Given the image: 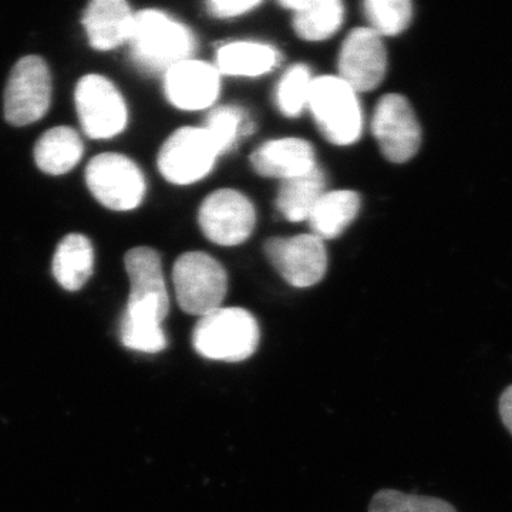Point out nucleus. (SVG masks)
Instances as JSON below:
<instances>
[{"mask_svg":"<svg viewBox=\"0 0 512 512\" xmlns=\"http://www.w3.org/2000/svg\"><path fill=\"white\" fill-rule=\"evenodd\" d=\"M124 264L131 289L120 329L134 332L163 330L161 323L170 312V298L160 256L153 248L138 247L127 252Z\"/></svg>","mask_w":512,"mask_h":512,"instance_id":"obj_1","label":"nucleus"},{"mask_svg":"<svg viewBox=\"0 0 512 512\" xmlns=\"http://www.w3.org/2000/svg\"><path fill=\"white\" fill-rule=\"evenodd\" d=\"M128 42L134 63L147 73H165L191 59L195 49V37L187 26L154 9L136 13Z\"/></svg>","mask_w":512,"mask_h":512,"instance_id":"obj_2","label":"nucleus"},{"mask_svg":"<svg viewBox=\"0 0 512 512\" xmlns=\"http://www.w3.org/2000/svg\"><path fill=\"white\" fill-rule=\"evenodd\" d=\"M191 339L192 348L205 359L238 363L254 355L261 330L251 312L220 308L198 320Z\"/></svg>","mask_w":512,"mask_h":512,"instance_id":"obj_3","label":"nucleus"},{"mask_svg":"<svg viewBox=\"0 0 512 512\" xmlns=\"http://www.w3.org/2000/svg\"><path fill=\"white\" fill-rule=\"evenodd\" d=\"M320 133L335 146H350L362 134L363 117L356 92L340 77L313 79L308 101Z\"/></svg>","mask_w":512,"mask_h":512,"instance_id":"obj_4","label":"nucleus"},{"mask_svg":"<svg viewBox=\"0 0 512 512\" xmlns=\"http://www.w3.org/2000/svg\"><path fill=\"white\" fill-rule=\"evenodd\" d=\"M173 282L181 311L198 318L220 309L228 292L227 271L204 252L181 255L174 264Z\"/></svg>","mask_w":512,"mask_h":512,"instance_id":"obj_5","label":"nucleus"},{"mask_svg":"<svg viewBox=\"0 0 512 512\" xmlns=\"http://www.w3.org/2000/svg\"><path fill=\"white\" fill-rule=\"evenodd\" d=\"M90 192L104 207L113 211H131L146 195V178L136 163L117 153L94 157L86 168Z\"/></svg>","mask_w":512,"mask_h":512,"instance_id":"obj_6","label":"nucleus"},{"mask_svg":"<svg viewBox=\"0 0 512 512\" xmlns=\"http://www.w3.org/2000/svg\"><path fill=\"white\" fill-rule=\"evenodd\" d=\"M52 100V76L39 56L20 59L5 89V117L12 126H28L42 119Z\"/></svg>","mask_w":512,"mask_h":512,"instance_id":"obj_7","label":"nucleus"},{"mask_svg":"<svg viewBox=\"0 0 512 512\" xmlns=\"http://www.w3.org/2000/svg\"><path fill=\"white\" fill-rule=\"evenodd\" d=\"M74 103L84 133L104 140L119 136L127 126V106L116 86L99 74L84 76L74 90Z\"/></svg>","mask_w":512,"mask_h":512,"instance_id":"obj_8","label":"nucleus"},{"mask_svg":"<svg viewBox=\"0 0 512 512\" xmlns=\"http://www.w3.org/2000/svg\"><path fill=\"white\" fill-rule=\"evenodd\" d=\"M372 131L384 158L390 163H407L419 153L420 123L412 104L402 94H386L377 101Z\"/></svg>","mask_w":512,"mask_h":512,"instance_id":"obj_9","label":"nucleus"},{"mask_svg":"<svg viewBox=\"0 0 512 512\" xmlns=\"http://www.w3.org/2000/svg\"><path fill=\"white\" fill-rule=\"evenodd\" d=\"M220 157L204 127H184L167 138L158 154V168L168 183H197L211 173Z\"/></svg>","mask_w":512,"mask_h":512,"instance_id":"obj_10","label":"nucleus"},{"mask_svg":"<svg viewBox=\"0 0 512 512\" xmlns=\"http://www.w3.org/2000/svg\"><path fill=\"white\" fill-rule=\"evenodd\" d=\"M265 254L278 274L295 288L319 284L328 271V252L313 234L269 238Z\"/></svg>","mask_w":512,"mask_h":512,"instance_id":"obj_11","label":"nucleus"},{"mask_svg":"<svg viewBox=\"0 0 512 512\" xmlns=\"http://www.w3.org/2000/svg\"><path fill=\"white\" fill-rule=\"evenodd\" d=\"M198 222L211 242L221 247H235L254 232L255 208L241 192L218 190L202 202Z\"/></svg>","mask_w":512,"mask_h":512,"instance_id":"obj_12","label":"nucleus"},{"mask_svg":"<svg viewBox=\"0 0 512 512\" xmlns=\"http://www.w3.org/2000/svg\"><path fill=\"white\" fill-rule=\"evenodd\" d=\"M339 77L356 93L372 92L387 72L382 36L370 28H357L346 36L339 53Z\"/></svg>","mask_w":512,"mask_h":512,"instance_id":"obj_13","label":"nucleus"},{"mask_svg":"<svg viewBox=\"0 0 512 512\" xmlns=\"http://www.w3.org/2000/svg\"><path fill=\"white\" fill-rule=\"evenodd\" d=\"M164 90L167 99L177 109L204 110L220 96V72L210 63L184 60L165 72Z\"/></svg>","mask_w":512,"mask_h":512,"instance_id":"obj_14","label":"nucleus"},{"mask_svg":"<svg viewBox=\"0 0 512 512\" xmlns=\"http://www.w3.org/2000/svg\"><path fill=\"white\" fill-rule=\"evenodd\" d=\"M251 164L259 175L284 181L301 177L318 167L312 144L293 137L262 144L252 154Z\"/></svg>","mask_w":512,"mask_h":512,"instance_id":"obj_15","label":"nucleus"},{"mask_svg":"<svg viewBox=\"0 0 512 512\" xmlns=\"http://www.w3.org/2000/svg\"><path fill=\"white\" fill-rule=\"evenodd\" d=\"M136 13L123 0H94L84 10L83 26L90 46L109 52L128 42Z\"/></svg>","mask_w":512,"mask_h":512,"instance_id":"obj_16","label":"nucleus"},{"mask_svg":"<svg viewBox=\"0 0 512 512\" xmlns=\"http://www.w3.org/2000/svg\"><path fill=\"white\" fill-rule=\"evenodd\" d=\"M281 5L292 10L293 29L308 42H322L335 35L345 16L339 0H285Z\"/></svg>","mask_w":512,"mask_h":512,"instance_id":"obj_17","label":"nucleus"},{"mask_svg":"<svg viewBox=\"0 0 512 512\" xmlns=\"http://www.w3.org/2000/svg\"><path fill=\"white\" fill-rule=\"evenodd\" d=\"M94 252L89 239L70 234L62 239L53 256V275L66 291L82 289L93 274Z\"/></svg>","mask_w":512,"mask_h":512,"instance_id":"obj_18","label":"nucleus"},{"mask_svg":"<svg viewBox=\"0 0 512 512\" xmlns=\"http://www.w3.org/2000/svg\"><path fill=\"white\" fill-rule=\"evenodd\" d=\"M83 157V141L70 127L46 131L35 147L37 167L43 173L62 175L72 171Z\"/></svg>","mask_w":512,"mask_h":512,"instance_id":"obj_19","label":"nucleus"},{"mask_svg":"<svg viewBox=\"0 0 512 512\" xmlns=\"http://www.w3.org/2000/svg\"><path fill=\"white\" fill-rule=\"evenodd\" d=\"M360 210V197L355 191L325 192L313 208L309 224L313 235L320 239H335L355 221Z\"/></svg>","mask_w":512,"mask_h":512,"instance_id":"obj_20","label":"nucleus"},{"mask_svg":"<svg viewBox=\"0 0 512 512\" xmlns=\"http://www.w3.org/2000/svg\"><path fill=\"white\" fill-rule=\"evenodd\" d=\"M325 188L326 175L322 168L315 167L308 174L282 183L276 197V207L288 221L309 220L313 208L325 194Z\"/></svg>","mask_w":512,"mask_h":512,"instance_id":"obj_21","label":"nucleus"},{"mask_svg":"<svg viewBox=\"0 0 512 512\" xmlns=\"http://www.w3.org/2000/svg\"><path fill=\"white\" fill-rule=\"evenodd\" d=\"M278 60V52L265 43L234 42L218 50L215 67L228 76L258 77L271 72Z\"/></svg>","mask_w":512,"mask_h":512,"instance_id":"obj_22","label":"nucleus"},{"mask_svg":"<svg viewBox=\"0 0 512 512\" xmlns=\"http://www.w3.org/2000/svg\"><path fill=\"white\" fill-rule=\"evenodd\" d=\"M204 130L207 131L218 154L227 153L237 143L239 137L254 133V121L249 120L247 114L239 107L222 106L212 110Z\"/></svg>","mask_w":512,"mask_h":512,"instance_id":"obj_23","label":"nucleus"},{"mask_svg":"<svg viewBox=\"0 0 512 512\" xmlns=\"http://www.w3.org/2000/svg\"><path fill=\"white\" fill-rule=\"evenodd\" d=\"M363 9L370 29L380 36L400 35L413 19V5L409 0H367Z\"/></svg>","mask_w":512,"mask_h":512,"instance_id":"obj_24","label":"nucleus"},{"mask_svg":"<svg viewBox=\"0 0 512 512\" xmlns=\"http://www.w3.org/2000/svg\"><path fill=\"white\" fill-rule=\"evenodd\" d=\"M312 83L313 77L308 66L295 64L289 67L276 89V104L284 116H301L303 109L308 106Z\"/></svg>","mask_w":512,"mask_h":512,"instance_id":"obj_25","label":"nucleus"},{"mask_svg":"<svg viewBox=\"0 0 512 512\" xmlns=\"http://www.w3.org/2000/svg\"><path fill=\"white\" fill-rule=\"evenodd\" d=\"M369 512H457L440 498L404 494L397 490H380L373 495Z\"/></svg>","mask_w":512,"mask_h":512,"instance_id":"obj_26","label":"nucleus"},{"mask_svg":"<svg viewBox=\"0 0 512 512\" xmlns=\"http://www.w3.org/2000/svg\"><path fill=\"white\" fill-rule=\"evenodd\" d=\"M259 5V0H212L207 3V9L214 18L231 19L244 15Z\"/></svg>","mask_w":512,"mask_h":512,"instance_id":"obj_27","label":"nucleus"},{"mask_svg":"<svg viewBox=\"0 0 512 512\" xmlns=\"http://www.w3.org/2000/svg\"><path fill=\"white\" fill-rule=\"evenodd\" d=\"M500 416L504 426L512 434V386L507 387L500 397Z\"/></svg>","mask_w":512,"mask_h":512,"instance_id":"obj_28","label":"nucleus"}]
</instances>
